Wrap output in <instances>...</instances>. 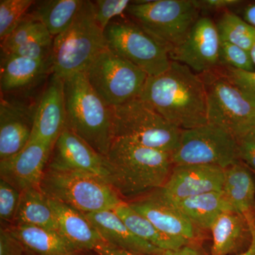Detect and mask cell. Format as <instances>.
Instances as JSON below:
<instances>
[{
    "mask_svg": "<svg viewBox=\"0 0 255 255\" xmlns=\"http://www.w3.org/2000/svg\"><path fill=\"white\" fill-rule=\"evenodd\" d=\"M139 98L181 130L208 123L204 80L178 62L172 60L164 73L148 77Z\"/></svg>",
    "mask_w": 255,
    "mask_h": 255,
    "instance_id": "1",
    "label": "cell"
},
{
    "mask_svg": "<svg viewBox=\"0 0 255 255\" xmlns=\"http://www.w3.org/2000/svg\"><path fill=\"white\" fill-rule=\"evenodd\" d=\"M108 183L120 197L132 199L162 188L174 167L172 152L114 138L105 156Z\"/></svg>",
    "mask_w": 255,
    "mask_h": 255,
    "instance_id": "2",
    "label": "cell"
},
{
    "mask_svg": "<svg viewBox=\"0 0 255 255\" xmlns=\"http://www.w3.org/2000/svg\"><path fill=\"white\" fill-rule=\"evenodd\" d=\"M66 127L105 157L114 140L112 107L102 100L85 72L63 79Z\"/></svg>",
    "mask_w": 255,
    "mask_h": 255,
    "instance_id": "3",
    "label": "cell"
},
{
    "mask_svg": "<svg viewBox=\"0 0 255 255\" xmlns=\"http://www.w3.org/2000/svg\"><path fill=\"white\" fill-rule=\"evenodd\" d=\"M107 47L105 31L96 21L93 2L85 1L70 27L53 38L51 73L63 80L85 72Z\"/></svg>",
    "mask_w": 255,
    "mask_h": 255,
    "instance_id": "4",
    "label": "cell"
},
{
    "mask_svg": "<svg viewBox=\"0 0 255 255\" xmlns=\"http://www.w3.org/2000/svg\"><path fill=\"white\" fill-rule=\"evenodd\" d=\"M112 112L114 139L172 153L177 148L182 130L140 98L112 107Z\"/></svg>",
    "mask_w": 255,
    "mask_h": 255,
    "instance_id": "5",
    "label": "cell"
},
{
    "mask_svg": "<svg viewBox=\"0 0 255 255\" xmlns=\"http://www.w3.org/2000/svg\"><path fill=\"white\" fill-rule=\"evenodd\" d=\"M41 188L48 197L61 201L82 214L113 211L123 202L107 181L91 174L48 169Z\"/></svg>",
    "mask_w": 255,
    "mask_h": 255,
    "instance_id": "6",
    "label": "cell"
},
{
    "mask_svg": "<svg viewBox=\"0 0 255 255\" xmlns=\"http://www.w3.org/2000/svg\"><path fill=\"white\" fill-rule=\"evenodd\" d=\"M199 11L194 0H155L131 1L127 11L170 51L185 39Z\"/></svg>",
    "mask_w": 255,
    "mask_h": 255,
    "instance_id": "7",
    "label": "cell"
},
{
    "mask_svg": "<svg viewBox=\"0 0 255 255\" xmlns=\"http://www.w3.org/2000/svg\"><path fill=\"white\" fill-rule=\"evenodd\" d=\"M85 73L92 88L110 107L139 98L148 78L143 70L108 47L96 57Z\"/></svg>",
    "mask_w": 255,
    "mask_h": 255,
    "instance_id": "8",
    "label": "cell"
},
{
    "mask_svg": "<svg viewBox=\"0 0 255 255\" xmlns=\"http://www.w3.org/2000/svg\"><path fill=\"white\" fill-rule=\"evenodd\" d=\"M207 94L208 123L241 138L255 130V101L221 74H203Z\"/></svg>",
    "mask_w": 255,
    "mask_h": 255,
    "instance_id": "9",
    "label": "cell"
},
{
    "mask_svg": "<svg viewBox=\"0 0 255 255\" xmlns=\"http://www.w3.org/2000/svg\"><path fill=\"white\" fill-rule=\"evenodd\" d=\"M107 47L141 69L148 77L169 68V49L135 21L114 20L105 30Z\"/></svg>",
    "mask_w": 255,
    "mask_h": 255,
    "instance_id": "10",
    "label": "cell"
},
{
    "mask_svg": "<svg viewBox=\"0 0 255 255\" xmlns=\"http://www.w3.org/2000/svg\"><path fill=\"white\" fill-rule=\"evenodd\" d=\"M174 164H213L226 169L240 162L237 139L214 124L182 130L172 152Z\"/></svg>",
    "mask_w": 255,
    "mask_h": 255,
    "instance_id": "11",
    "label": "cell"
},
{
    "mask_svg": "<svg viewBox=\"0 0 255 255\" xmlns=\"http://www.w3.org/2000/svg\"><path fill=\"white\" fill-rule=\"evenodd\" d=\"M221 44L216 23L210 18H199L184 41L169 51V58L203 75L219 68Z\"/></svg>",
    "mask_w": 255,
    "mask_h": 255,
    "instance_id": "12",
    "label": "cell"
},
{
    "mask_svg": "<svg viewBox=\"0 0 255 255\" xmlns=\"http://www.w3.org/2000/svg\"><path fill=\"white\" fill-rule=\"evenodd\" d=\"M48 162L51 170L91 174L108 182L105 157L68 128L55 141Z\"/></svg>",
    "mask_w": 255,
    "mask_h": 255,
    "instance_id": "13",
    "label": "cell"
},
{
    "mask_svg": "<svg viewBox=\"0 0 255 255\" xmlns=\"http://www.w3.org/2000/svg\"><path fill=\"white\" fill-rule=\"evenodd\" d=\"M224 170L213 164H174L167 182L155 192L164 200L173 202L222 191Z\"/></svg>",
    "mask_w": 255,
    "mask_h": 255,
    "instance_id": "14",
    "label": "cell"
},
{
    "mask_svg": "<svg viewBox=\"0 0 255 255\" xmlns=\"http://www.w3.org/2000/svg\"><path fill=\"white\" fill-rule=\"evenodd\" d=\"M52 149L53 147L43 142L28 141L16 155L0 161L1 179L21 192L32 188L41 187Z\"/></svg>",
    "mask_w": 255,
    "mask_h": 255,
    "instance_id": "15",
    "label": "cell"
},
{
    "mask_svg": "<svg viewBox=\"0 0 255 255\" xmlns=\"http://www.w3.org/2000/svg\"><path fill=\"white\" fill-rule=\"evenodd\" d=\"M128 204L168 237L186 242L190 246L197 239L198 229L187 216L155 191Z\"/></svg>",
    "mask_w": 255,
    "mask_h": 255,
    "instance_id": "16",
    "label": "cell"
},
{
    "mask_svg": "<svg viewBox=\"0 0 255 255\" xmlns=\"http://www.w3.org/2000/svg\"><path fill=\"white\" fill-rule=\"evenodd\" d=\"M65 127L63 80L53 75L37 105L29 141L41 142L53 147Z\"/></svg>",
    "mask_w": 255,
    "mask_h": 255,
    "instance_id": "17",
    "label": "cell"
},
{
    "mask_svg": "<svg viewBox=\"0 0 255 255\" xmlns=\"http://www.w3.org/2000/svg\"><path fill=\"white\" fill-rule=\"evenodd\" d=\"M36 109L21 101L1 97L0 161L16 155L27 145L33 129Z\"/></svg>",
    "mask_w": 255,
    "mask_h": 255,
    "instance_id": "18",
    "label": "cell"
},
{
    "mask_svg": "<svg viewBox=\"0 0 255 255\" xmlns=\"http://www.w3.org/2000/svg\"><path fill=\"white\" fill-rule=\"evenodd\" d=\"M209 231L213 238L211 255L241 254L249 248L253 238L248 218L235 211L220 215Z\"/></svg>",
    "mask_w": 255,
    "mask_h": 255,
    "instance_id": "19",
    "label": "cell"
},
{
    "mask_svg": "<svg viewBox=\"0 0 255 255\" xmlns=\"http://www.w3.org/2000/svg\"><path fill=\"white\" fill-rule=\"evenodd\" d=\"M48 201L56 220L58 232L79 251H95L97 247L105 243L85 214L56 199L48 197Z\"/></svg>",
    "mask_w": 255,
    "mask_h": 255,
    "instance_id": "20",
    "label": "cell"
},
{
    "mask_svg": "<svg viewBox=\"0 0 255 255\" xmlns=\"http://www.w3.org/2000/svg\"><path fill=\"white\" fill-rule=\"evenodd\" d=\"M84 214L111 246L145 255H160L164 252L135 236L114 211Z\"/></svg>",
    "mask_w": 255,
    "mask_h": 255,
    "instance_id": "21",
    "label": "cell"
},
{
    "mask_svg": "<svg viewBox=\"0 0 255 255\" xmlns=\"http://www.w3.org/2000/svg\"><path fill=\"white\" fill-rule=\"evenodd\" d=\"M1 56V93L31 87L51 72V60H35L4 53Z\"/></svg>",
    "mask_w": 255,
    "mask_h": 255,
    "instance_id": "22",
    "label": "cell"
},
{
    "mask_svg": "<svg viewBox=\"0 0 255 255\" xmlns=\"http://www.w3.org/2000/svg\"><path fill=\"white\" fill-rule=\"evenodd\" d=\"M253 173L241 161L224 170L223 194L233 209L245 216L255 214V181Z\"/></svg>",
    "mask_w": 255,
    "mask_h": 255,
    "instance_id": "23",
    "label": "cell"
},
{
    "mask_svg": "<svg viewBox=\"0 0 255 255\" xmlns=\"http://www.w3.org/2000/svg\"><path fill=\"white\" fill-rule=\"evenodd\" d=\"M9 230L25 250L34 255H79L81 253L58 231L30 226H12Z\"/></svg>",
    "mask_w": 255,
    "mask_h": 255,
    "instance_id": "24",
    "label": "cell"
},
{
    "mask_svg": "<svg viewBox=\"0 0 255 255\" xmlns=\"http://www.w3.org/2000/svg\"><path fill=\"white\" fill-rule=\"evenodd\" d=\"M169 202L180 210L198 230H210L220 215L226 211H234L222 191Z\"/></svg>",
    "mask_w": 255,
    "mask_h": 255,
    "instance_id": "25",
    "label": "cell"
},
{
    "mask_svg": "<svg viewBox=\"0 0 255 255\" xmlns=\"http://www.w3.org/2000/svg\"><path fill=\"white\" fill-rule=\"evenodd\" d=\"M13 226H30L58 231L48 196L41 188L21 191Z\"/></svg>",
    "mask_w": 255,
    "mask_h": 255,
    "instance_id": "26",
    "label": "cell"
},
{
    "mask_svg": "<svg viewBox=\"0 0 255 255\" xmlns=\"http://www.w3.org/2000/svg\"><path fill=\"white\" fill-rule=\"evenodd\" d=\"M84 0H43L36 1L30 14L41 21L53 38L70 27Z\"/></svg>",
    "mask_w": 255,
    "mask_h": 255,
    "instance_id": "27",
    "label": "cell"
},
{
    "mask_svg": "<svg viewBox=\"0 0 255 255\" xmlns=\"http://www.w3.org/2000/svg\"><path fill=\"white\" fill-rule=\"evenodd\" d=\"M113 211L135 236L162 251H174L190 246L186 242L169 238L161 233L150 221L132 209L127 202L121 203Z\"/></svg>",
    "mask_w": 255,
    "mask_h": 255,
    "instance_id": "28",
    "label": "cell"
},
{
    "mask_svg": "<svg viewBox=\"0 0 255 255\" xmlns=\"http://www.w3.org/2000/svg\"><path fill=\"white\" fill-rule=\"evenodd\" d=\"M216 26L221 41L250 50L255 41V28L231 11H226L216 23Z\"/></svg>",
    "mask_w": 255,
    "mask_h": 255,
    "instance_id": "29",
    "label": "cell"
},
{
    "mask_svg": "<svg viewBox=\"0 0 255 255\" xmlns=\"http://www.w3.org/2000/svg\"><path fill=\"white\" fill-rule=\"evenodd\" d=\"M53 38L46 26L29 11L12 33L1 41V53H9L21 45L38 39Z\"/></svg>",
    "mask_w": 255,
    "mask_h": 255,
    "instance_id": "30",
    "label": "cell"
},
{
    "mask_svg": "<svg viewBox=\"0 0 255 255\" xmlns=\"http://www.w3.org/2000/svg\"><path fill=\"white\" fill-rule=\"evenodd\" d=\"M33 0H1L0 1V39L1 41L17 27L33 5Z\"/></svg>",
    "mask_w": 255,
    "mask_h": 255,
    "instance_id": "31",
    "label": "cell"
},
{
    "mask_svg": "<svg viewBox=\"0 0 255 255\" xmlns=\"http://www.w3.org/2000/svg\"><path fill=\"white\" fill-rule=\"evenodd\" d=\"M220 66L245 71H255L249 50L233 43L221 41L219 58Z\"/></svg>",
    "mask_w": 255,
    "mask_h": 255,
    "instance_id": "32",
    "label": "cell"
},
{
    "mask_svg": "<svg viewBox=\"0 0 255 255\" xmlns=\"http://www.w3.org/2000/svg\"><path fill=\"white\" fill-rule=\"evenodd\" d=\"M93 2L96 21L103 31L113 18L122 16L127 11L131 1L128 0H97Z\"/></svg>",
    "mask_w": 255,
    "mask_h": 255,
    "instance_id": "33",
    "label": "cell"
},
{
    "mask_svg": "<svg viewBox=\"0 0 255 255\" xmlns=\"http://www.w3.org/2000/svg\"><path fill=\"white\" fill-rule=\"evenodd\" d=\"M21 199V191L9 182L0 180V219L1 222L14 223Z\"/></svg>",
    "mask_w": 255,
    "mask_h": 255,
    "instance_id": "34",
    "label": "cell"
},
{
    "mask_svg": "<svg viewBox=\"0 0 255 255\" xmlns=\"http://www.w3.org/2000/svg\"><path fill=\"white\" fill-rule=\"evenodd\" d=\"M221 75L236 85L252 100L255 101V70L245 71L229 68H223Z\"/></svg>",
    "mask_w": 255,
    "mask_h": 255,
    "instance_id": "35",
    "label": "cell"
},
{
    "mask_svg": "<svg viewBox=\"0 0 255 255\" xmlns=\"http://www.w3.org/2000/svg\"><path fill=\"white\" fill-rule=\"evenodd\" d=\"M237 140L240 160L255 173V130Z\"/></svg>",
    "mask_w": 255,
    "mask_h": 255,
    "instance_id": "36",
    "label": "cell"
},
{
    "mask_svg": "<svg viewBox=\"0 0 255 255\" xmlns=\"http://www.w3.org/2000/svg\"><path fill=\"white\" fill-rule=\"evenodd\" d=\"M25 250L21 242L8 229L0 232V255H23Z\"/></svg>",
    "mask_w": 255,
    "mask_h": 255,
    "instance_id": "37",
    "label": "cell"
},
{
    "mask_svg": "<svg viewBox=\"0 0 255 255\" xmlns=\"http://www.w3.org/2000/svg\"><path fill=\"white\" fill-rule=\"evenodd\" d=\"M194 4L199 10H220L232 7L241 4L239 0H194Z\"/></svg>",
    "mask_w": 255,
    "mask_h": 255,
    "instance_id": "38",
    "label": "cell"
},
{
    "mask_svg": "<svg viewBox=\"0 0 255 255\" xmlns=\"http://www.w3.org/2000/svg\"><path fill=\"white\" fill-rule=\"evenodd\" d=\"M95 252L98 255H145L121 249L117 247L111 246L106 242L97 247Z\"/></svg>",
    "mask_w": 255,
    "mask_h": 255,
    "instance_id": "39",
    "label": "cell"
},
{
    "mask_svg": "<svg viewBox=\"0 0 255 255\" xmlns=\"http://www.w3.org/2000/svg\"><path fill=\"white\" fill-rule=\"evenodd\" d=\"M246 217L248 218L251 226L253 238H252L251 244L249 248L238 255H255V214L248 215Z\"/></svg>",
    "mask_w": 255,
    "mask_h": 255,
    "instance_id": "40",
    "label": "cell"
},
{
    "mask_svg": "<svg viewBox=\"0 0 255 255\" xmlns=\"http://www.w3.org/2000/svg\"><path fill=\"white\" fill-rule=\"evenodd\" d=\"M160 255H201V254L193 247L186 246L174 251H164Z\"/></svg>",
    "mask_w": 255,
    "mask_h": 255,
    "instance_id": "41",
    "label": "cell"
},
{
    "mask_svg": "<svg viewBox=\"0 0 255 255\" xmlns=\"http://www.w3.org/2000/svg\"><path fill=\"white\" fill-rule=\"evenodd\" d=\"M243 19L255 28V3L248 5L245 8Z\"/></svg>",
    "mask_w": 255,
    "mask_h": 255,
    "instance_id": "42",
    "label": "cell"
},
{
    "mask_svg": "<svg viewBox=\"0 0 255 255\" xmlns=\"http://www.w3.org/2000/svg\"><path fill=\"white\" fill-rule=\"evenodd\" d=\"M249 52L250 54H251L252 61H253V65H254L255 68V41L253 43V46H252Z\"/></svg>",
    "mask_w": 255,
    "mask_h": 255,
    "instance_id": "43",
    "label": "cell"
},
{
    "mask_svg": "<svg viewBox=\"0 0 255 255\" xmlns=\"http://www.w3.org/2000/svg\"></svg>",
    "mask_w": 255,
    "mask_h": 255,
    "instance_id": "44",
    "label": "cell"
}]
</instances>
